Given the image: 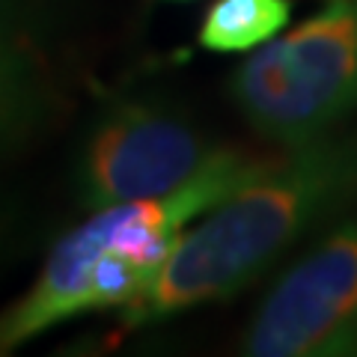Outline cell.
<instances>
[{"instance_id": "obj_8", "label": "cell", "mask_w": 357, "mask_h": 357, "mask_svg": "<svg viewBox=\"0 0 357 357\" xmlns=\"http://www.w3.org/2000/svg\"><path fill=\"white\" fill-rule=\"evenodd\" d=\"M21 143H24V137H15V134H6V131H0V158L9 152H15Z\"/></svg>"}, {"instance_id": "obj_1", "label": "cell", "mask_w": 357, "mask_h": 357, "mask_svg": "<svg viewBox=\"0 0 357 357\" xmlns=\"http://www.w3.org/2000/svg\"><path fill=\"white\" fill-rule=\"evenodd\" d=\"M357 199V131L301 143L185 229L126 325H146L248 289L283 253Z\"/></svg>"}, {"instance_id": "obj_2", "label": "cell", "mask_w": 357, "mask_h": 357, "mask_svg": "<svg viewBox=\"0 0 357 357\" xmlns=\"http://www.w3.org/2000/svg\"><path fill=\"white\" fill-rule=\"evenodd\" d=\"M241 116L286 149L357 114V0H325L307 21L253 51L229 81Z\"/></svg>"}, {"instance_id": "obj_3", "label": "cell", "mask_w": 357, "mask_h": 357, "mask_svg": "<svg viewBox=\"0 0 357 357\" xmlns=\"http://www.w3.org/2000/svg\"><path fill=\"white\" fill-rule=\"evenodd\" d=\"M218 146L182 110L158 102L107 107L86 137L77 170L81 203L107 208L178 191L215 158Z\"/></svg>"}, {"instance_id": "obj_6", "label": "cell", "mask_w": 357, "mask_h": 357, "mask_svg": "<svg viewBox=\"0 0 357 357\" xmlns=\"http://www.w3.org/2000/svg\"><path fill=\"white\" fill-rule=\"evenodd\" d=\"M54 98L51 0H0V131L27 140Z\"/></svg>"}, {"instance_id": "obj_7", "label": "cell", "mask_w": 357, "mask_h": 357, "mask_svg": "<svg viewBox=\"0 0 357 357\" xmlns=\"http://www.w3.org/2000/svg\"><path fill=\"white\" fill-rule=\"evenodd\" d=\"M289 18L292 0H215L199 24V45L218 54L256 51L277 39Z\"/></svg>"}, {"instance_id": "obj_4", "label": "cell", "mask_w": 357, "mask_h": 357, "mask_svg": "<svg viewBox=\"0 0 357 357\" xmlns=\"http://www.w3.org/2000/svg\"><path fill=\"white\" fill-rule=\"evenodd\" d=\"M244 351L253 357L357 351V211L274 283L253 316Z\"/></svg>"}, {"instance_id": "obj_9", "label": "cell", "mask_w": 357, "mask_h": 357, "mask_svg": "<svg viewBox=\"0 0 357 357\" xmlns=\"http://www.w3.org/2000/svg\"><path fill=\"white\" fill-rule=\"evenodd\" d=\"M6 211H3V206H0V244H3V236H6Z\"/></svg>"}, {"instance_id": "obj_5", "label": "cell", "mask_w": 357, "mask_h": 357, "mask_svg": "<svg viewBox=\"0 0 357 357\" xmlns=\"http://www.w3.org/2000/svg\"><path fill=\"white\" fill-rule=\"evenodd\" d=\"M114 218V206L96 208L93 218L54 244L36 283L0 312V354L21 349L60 321L96 310L93 271L110 244Z\"/></svg>"}]
</instances>
